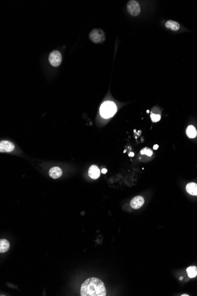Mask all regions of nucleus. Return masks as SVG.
Instances as JSON below:
<instances>
[{
	"instance_id": "obj_21",
	"label": "nucleus",
	"mask_w": 197,
	"mask_h": 296,
	"mask_svg": "<svg viewBox=\"0 0 197 296\" xmlns=\"http://www.w3.org/2000/svg\"><path fill=\"white\" fill-rule=\"evenodd\" d=\"M182 278H183L182 277H180V280H182Z\"/></svg>"
},
{
	"instance_id": "obj_16",
	"label": "nucleus",
	"mask_w": 197,
	"mask_h": 296,
	"mask_svg": "<svg viewBox=\"0 0 197 296\" xmlns=\"http://www.w3.org/2000/svg\"><path fill=\"white\" fill-rule=\"evenodd\" d=\"M150 117H151V120H152V122H153V123L158 122L161 119V116L159 115H158V114H152L150 115Z\"/></svg>"
},
{
	"instance_id": "obj_15",
	"label": "nucleus",
	"mask_w": 197,
	"mask_h": 296,
	"mask_svg": "<svg viewBox=\"0 0 197 296\" xmlns=\"http://www.w3.org/2000/svg\"><path fill=\"white\" fill-rule=\"evenodd\" d=\"M141 154H146L148 156H150V157L152 155L153 152H152V151L150 149L145 147V148H143L141 151Z\"/></svg>"
},
{
	"instance_id": "obj_12",
	"label": "nucleus",
	"mask_w": 197,
	"mask_h": 296,
	"mask_svg": "<svg viewBox=\"0 0 197 296\" xmlns=\"http://www.w3.org/2000/svg\"><path fill=\"white\" fill-rule=\"evenodd\" d=\"M10 248L9 242L5 239L0 240V252L4 253L7 252Z\"/></svg>"
},
{
	"instance_id": "obj_13",
	"label": "nucleus",
	"mask_w": 197,
	"mask_h": 296,
	"mask_svg": "<svg viewBox=\"0 0 197 296\" xmlns=\"http://www.w3.org/2000/svg\"><path fill=\"white\" fill-rule=\"evenodd\" d=\"M165 26L167 28L171 29L173 31H176L178 30L179 28V25L178 23L173 21V20H169L165 23Z\"/></svg>"
},
{
	"instance_id": "obj_6",
	"label": "nucleus",
	"mask_w": 197,
	"mask_h": 296,
	"mask_svg": "<svg viewBox=\"0 0 197 296\" xmlns=\"http://www.w3.org/2000/svg\"><path fill=\"white\" fill-rule=\"evenodd\" d=\"M144 198L141 196H138L133 198L130 201V206L134 209L141 208L144 204Z\"/></svg>"
},
{
	"instance_id": "obj_11",
	"label": "nucleus",
	"mask_w": 197,
	"mask_h": 296,
	"mask_svg": "<svg viewBox=\"0 0 197 296\" xmlns=\"http://www.w3.org/2000/svg\"><path fill=\"white\" fill-rule=\"evenodd\" d=\"M186 132L187 136L190 138H194L197 137V130L196 128L193 125H190L189 126H188Z\"/></svg>"
},
{
	"instance_id": "obj_9",
	"label": "nucleus",
	"mask_w": 197,
	"mask_h": 296,
	"mask_svg": "<svg viewBox=\"0 0 197 296\" xmlns=\"http://www.w3.org/2000/svg\"><path fill=\"white\" fill-rule=\"evenodd\" d=\"M62 170L58 167H52L49 171L50 176L53 178H58L62 175Z\"/></svg>"
},
{
	"instance_id": "obj_20",
	"label": "nucleus",
	"mask_w": 197,
	"mask_h": 296,
	"mask_svg": "<svg viewBox=\"0 0 197 296\" xmlns=\"http://www.w3.org/2000/svg\"><path fill=\"white\" fill-rule=\"evenodd\" d=\"M181 296H189V295H181Z\"/></svg>"
},
{
	"instance_id": "obj_5",
	"label": "nucleus",
	"mask_w": 197,
	"mask_h": 296,
	"mask_svg": "<svg viewBox=\"0 0 197 296\" xmlns=\"http://www.w3.org/2000/svg\"><path fill=\"white\" fill-rule=\"evenodd\" d=\"M127 9L129 13L132 16H137L141 11L139 4L134 0L129 1L127 4Z\"/></svg>"
},
{
	"instance_id": "obj_1",
	"label": "nucleus",
	"mask_w": 197,
	"mask_h": 296,
	"mask_svg": "<svg viewBox=\"0 0 197 296\" xmlns=\"http://www.w3.org/2000/svg\"><path fill=\"white\" fill-rule=\"evenodd\" d=\"M81 296H105L106 290L103 283L98 278L92 277L82 284L80 289Z\"/></svg>"
},
{
	"instance_id": "obj_17",
	"label": "nucleus",
	"mask_w": 197,
	"mask_h": 296,
	"mask_svg": "<svg viewBox=\"0 0 197 296\" xmlns=\"http://www.w3.org/2000/svg\"><path fill=\"white\" fill-rule=\"evenodd\" d=\"M107 172V170L106 169H103L101 170V173H103V174H106Z\"/></svg>"
},
{
	"instance_id": "obj_19",
	"label": "nucleus",
	"mask_w": 197,
	"mask_h": 296,
	"mask_svg": "<svg viewBox=\"0 0 197 296\" xmlns=\"http://www.w3.org/2000/svg\"><path fill=\"white\" fill-rule=\"evenodd\" d=\"M129 156H133V155H134V154H133V152H130V154H129Z\"/></svg>"
},
{
	"instance_id": "obj_14",
	"label": "nucleus",
	"mask_w": 197,
	"mask_h": 296,
	"mask_svg": "<svg viewBox=\"0 0 197 296\" xmlns=\"http://www.w3.org/2000/svg\"><path fill=\"white\" fill-rule=\"evenodd\" d=\"M187 271L190 278H194L197 275V268L195 266H191L187 269Z\"/></svg>"
},
{
	"instance_id": "obj_3",
	"label": "nucleus",
	"mask_w": 197,
	"mask_h": 296,
	"mask_svg": "<svg viewBox=\"0 0 197 296\" xmlns=\"http://www.w3.org/2000/svg\"><path fill=\"white\" fill-rule=\"evenodd\" d=\"M89 38L94 43H101L105 40V34L102 30L95 28L89 34Z\"/></svg>"
},
{
	"instance_id": "obj_4",
	"label": "nucleus",
	"mask_w": 197,
	"mask_h": 296,
	"mask_svg": "<svg viewBox=\"0 0 197 296\" xmlns=\"http://www.w3.org/2000/svg\"><path fill=\"white\" fill-rule=\"evenodd\" d=\"M50 63L53 67H58L62 61L61 54L58 50H54L50 53L49 57Z\"/></svg>"
},
{
	"instance_id": "obj_2",
	"label": "nucleus",
	"mask_w": 197,
	"mask_h": 296,
	"mask_svg": "<svg viewBox=\"0 0 197 296\" xmlns=\"http://www.w3.org/2000/svg\"><path fill=\"white\" fill-rule=\"evenodd\" d=\"M117 112V106L112 101H104L100 107V114L101 117L108 119L112 117Z\"/></svg>"
},
{
	"instance_id": "obj_8",
	"label": "nucleus",
	"mask_w": 197,
	"mask_h": 296,
	"mask_svg": "<svg viewBox=\"0 0 197 296\" xmlns=\"http://www.w3.org/2000/svg\"><path fill=\"white\" fill-rule=\"evenodd\" d=\"M100 172L98 167L95 165L90 166L89 170V176L93 179H97L100 176Z\"/></svg>"
},
{
	"instance_id": "obj_10",
	"label": "nucleus",
	"mask_w": 197,
	"mask_h": 296,
	"mask_svg": "<svg viewBox=\"0 0 197 296\" xmlns=\"http://www.w3.org/2000/svg\"><path fill=\"white\" fill-rule=\"evenodd\" d=\"M187 192L191 195L197 196V184L196 183H190L186 186Z\"/></svg>"
},
{
	"instance_id": "obj_7",
	"label": "nucleus",
	"mask_w": 197,
	"mask_h": 296,
	"mask_svg": "<svg viewBox=\"0 0 197 296\" xmlns=\"http://www.w3.org/2000/svg\"><path fill=\"white\" fill-rule=\"evenodd\" d=\"M14 149V145L8 141H2L0 143L1 152H10Z\"/></svg>"
},
{
	"instance_id": "obj_18",
	"label": "nucleus",
	"mask_w": 197,
	"mask_h": 296,
	"mask_svg": "<svg viewBox=\"0 0 197 296\" xmlns=\"http://www.w3.org/2000/svg\"><path fill=\"white\" fill-rule=\"evenodd\" d=\"M158 147H159L158 145H155V146H153V149H157L158 148Z\"/></svg>"
}]
</instances>
